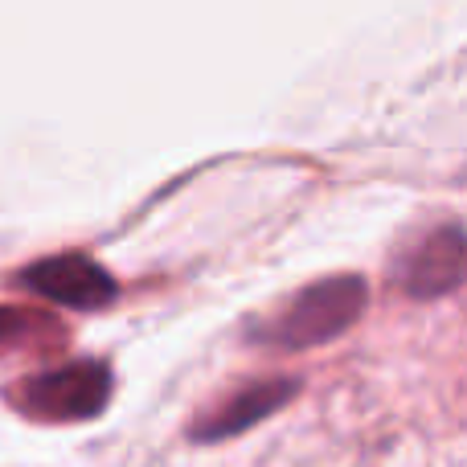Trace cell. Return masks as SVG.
<instances>
[{"instance_id":"6da1fadb","label":"cell","mask_w":467,"mask_h":467,"mask_svg":"<svg viewBox=\"0 0 467 467\" xmlns=\"http://www.w3.org/2000/svg\"><path fill=\"white\" fill-rule=\"evenodd\" d=\"M365 283L357 275H328V279L304 287L291 296L271 320L254 328L263 345L275 348H316L337 340L345 328H353L365 307Z\"/></svg>"},{"instance_id":"5b68a950","label":"cell","mask_w":467,"mask_h":467,"mask_svg":"<svg viewBox=\"0 0 467 467\" xmlns=\"http://www.w3.org/2000/svg\"><path fill=\"white\" fill-rule=\"evenodd\" d=\"M296 381L287 378H275V381H254V386L238 389L234 398L218 406V410H210L197 427H189V435L197 439V443H213V439H230L238 435V431L254 427V422L271 419L275 410H279L287 398H296Z\"/></svg>"},{"instance_id":"7a4b0ae2","label":"cell","mask_w":467,"mask_h":467,"mask_svg":"<svg viewBox=\"0 0 467 467\" xmlns=\"http://www.w3.org/2000/svg\"><path fill=\"white\" fill-rule=\"evenodd\" d=\"M111 398V369L103 361H70L62 369L33 373L8 389V402L33 422H82L103 414Z\"/></svg>"},{"instance_id":"277c9868","label":"cell","mask_w":467,"mask_h":467,"mask_svg":"<svg viewBox=\"0 0 467 467\" xmlns=\"http://www.w3.org/2000/svg\"><path fill=\"white\" fill-rule=\"evenodd\" d=\"M463 279H467V234L455 226L427 234L402 266V287L419 299L447 296Z\"/></svg>"},{"instance_id":"8992f818","label":"cell","mask_w":467,"mask_h":467,"mask_svg":"<svg viewBox=\"0 0 467 467\" xmlns=\"http://www.w3.org/2000/svg\"><path fill=\"white\" fill-rule=\"evenodd\" d=\"M62 337H66L62 324L49 320V316L29 312V307H13V304L0 307V357L25 353V348H49Z\"/></svg>"},{"instance_id":"3957f363","label":"cell","mask_w":467,"mask_h":467,"mask_svg":"<svg viewBox=\"0 0 467 467\" xmlns=\"http://www.w3.org/2000/svg\"><path fill=\"white\" fill-rule=\"evenodd\" d=\"M21 279L29 291H37V296L54 299V304H62V307H78V312H95V307H103L115 299L111 275H107L99 263L78 258V254L41 258V263H33Z\"/></svg>"}]
</instances>
